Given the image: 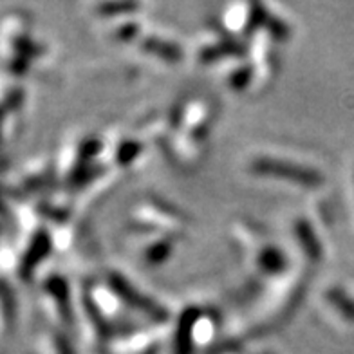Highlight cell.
<instances>
[{
  "mask_svg": "<svg viewBox=\"0 0 354 354\" xmlns=\"http://www.w3.org/2000/svg\"><path fill=\"white\" fill-rule=\"evenodd\" d=\"M252 170L257 176L277 177V179L299 183V185H306V187H317L324 181L322 174L315 168L291 163V161H282V159L257 158L252 163Z\"/></svg>",
  "mask_w": 354,
  "mask_h": 354,
  "instance_id": "6da1fadb",
  "label": "cell"
},
{
  "mask_svg": "<svg viewBox=\"0 0 354 354\" xmlns=\"http://www.w3.org/2000/svg\"><path fill=\"white\" fill-rule=\"evenodd\" d=\"M109 288H111L112 295L122 300V302H125L129 308H134L138 311L145 313V315H149L152 320L159 322V324L168 320V311L163 306H159L156 300H152L147 295L140 293L138 288L132 286L120 273H109Z\"/></svg>",
  "mask_w": 354,
  "mask_h": 354,
  "instance_id": "7a4b0ae2",
  "label": "cell"
},
{
  "mask_svg": "<svg viewBox=\"0 0 354 354\" xmlns=\"http://www.w3.org/2000/svg\"><path fill=\"white\" fill-rule=\"evenodd\" d=\"M51 246H53V241H51V235L46 232V230H38L35 233L31 241H29V248L26 250L22 257V262H20V277L22 279H28L31 277L33 270L40 264L44 257L47 253L51 252Z\"/></svg>",
  "mask_w": 354,
  "mask_h": 354,
  "instance_id": "3957f363",
  "label": "cell"
},
{
  "mask_svg": "<svg viewBox=\"0 0 354 354\" xmlns=\"http://www.w3.org/2000/svg\"><path fill=\"white\" fill-rule=\"evenodd\" d=\"M201 320V313L197 308H188L179 317L176 333V354H192L194 338H196V326Z\"/></svg>",
  "mask_w": 354,
  "mask_h": 354,
  "instance_id": "277c9868",
  "label": "cell"
},
{
  "mask_svg": "<svg viewBox=\"0 0 354 354\" xmlns=\"http://www.w3.org/2000/svg\"><path fill=\"white\" fill-rule=\"evenodd\" d=\"M257 268L266 273V275H277V273H282L288 266V259H286L284 252L279 250L277 246H262L255 257Z\"/></svg>",
  "mask_w": 354,
  "mask_h": 354,
  "instance_id": "5b68a950",
  "label": "cell"
},
{
  "mask_svg": "<svg viewBox=\"0 0 354 354\" xmlns=\"http://www.w3.org/2000/svg\"><path fill=\"white\" fill-rule=\"evenodd\" d=\"M295 235L299 239L300 246L302 250L306 252V255L313 261H317L322 257V244H320V239L317 237V233L313 230L311 224L308 223L306 219H300L297 221L295 224Z\"/></svg>",
  "mask_w": 354,
  "mask_h": 354,
  "instance_id": "8992f818",
  "label": "cell"
},
{
  "mask_svg": "<svg viewBox=\"0 0 354 354\" xmlns=\"http://www.w3.org/2000/svg\"><path fill=\"white\" fill-rule=\"evenodd\" d=\"M141 47H143L147 53L161 56L163 60H168V62H179L183 58L181 47L177 46V44L163 40V38H158V37L143 38V40H141Z\"/></svg>",
  "mask_w": 354,
  "mask_h": 354,
  "instance_id": "52a82bcc",
  "label": "cell"
},
{
  "mask_svg": "<svg viewBox=\"0 0 354 354\" xmlns=\"http://www.w3.org/2000/svg\"><path fill=\"white\" fill-rule=\"evenodd\" d=\"M46 291L47 295L51 297L53 300L56 302V306L60 308L62 315H66V322H71L69 313H71V306H69V286L62 277H49L46 280Z\"/></svg>",
  "mask_w": 354,
  "mask_h": 354,
  "instance_id": "ba28073f",
  "label": "cell"
},
{
  "mask_svg": "<svg viewBox=\"0 0 354 354\" xmlns=\"http://www.w3.org/2000/svg\"><path fill=\"white\" fill-rule=\"evenodd\" d=\"M326 299L331 306H335L336 311L342 313L347 320L354 322V300L349 295H345L342 288H329L326 293Z\"/></svg>",
  "mask_w": 354,
  "mask_h": 354,
  "instance_id": "9c48e42d",
  "label": "cell"
},
{
  "mask_svg": "<svg viewBox=\"0 0 354 354\" xmlns=\"http://www.w3.org/2000/svg\"><path fill=\"white\" fill-rule=\"evenodd\" d=\"M253 78V66H243V67H237V69H233L230 73V85L233 88H246V85L252 82Z\"/></svg>",
  "mask_w": 354,
  "mask_h": 354,
  "instance_id": "30bf717a",
  "label": "cell"
},
{
  "mask_svg": "<svg viewBox=\"0 0 354 354\" xmlns=\"http://www.w3.org/2000/svg\"><path fill=\"white\" fill-rule=\"evenodd\" d=\"M140 10V4H129V2H122V4H102L98 6V13L103 17H118V15H127L132 11Z\"/></svg>",
  "mask_w": 354,
  "mask_h": 354,
  "instance_id": "8fae6325",
  "label": "cell"
},
{
  "mask_svg": "<svg viewBox=\"0 0 354 354\" xmlns=\"http://www.w3.org/2000/svg\"><path fill=\"white\" fill-rule=\"evenodd\" d=\"M141 152V145L138 141H123L118 149V161L122 165L132 163L136 156Z\"/></svg>",
  "mask_w": 354,
  "mask_h": 354,
  "instance_id": "7c38bea8",
  "label": "cell"
},
{
  "mask_svg": "<svg viewBox=\"0 0 354 354\" xmlns=\"http://www.w3.org/2000/svg\"><path fill=\"white\" fill-rule=\"evenodd\" d=\"M170 250H172L170 243H167V241H159V243H156L154 246L147 252V259H149V262H152V264H159V262H163L165 259H167Z\"/></svg>",
  "mask_w": 354,
  "mask_h": 354,
  "instance_id": "4fadbf2b",
  "label": "cell"
},
{
  "mask_svg": "<svg viewBox=\"0 0 354 354\" xmlns=\"http://www.w3.org/2000/svg\"><path fill=\"white\" fill-rule=\"evenodd\" d=\"M138 28H140V26L136 22L122 24V26L114 31V35H116V38H120V40H131V38H134L136 35H138Z\"/></svg>",
  "mask_w": 354,
  "mask_h": 354,
  "instance_id": "5bb4252c",
  "label": "cell"
}]
</instances>
